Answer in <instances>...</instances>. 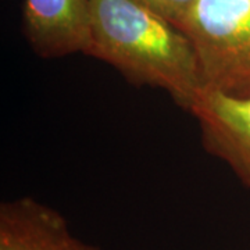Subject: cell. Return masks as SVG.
I'll return each mask as SVG.
<instances>
[{
	"label": "cell",
	"mask_w": 250,
	"mask_h": 250,
	"mask_svg": "<svg viewBox=\"0 0 250 250\" xmlns=\"http://www.w3.org/2000/svg\"><path fill=\"white\" fill-rule=\"evenodd\" d=\"M86 54L114 67L129 83L166 90L187 111L205 89L189 36L136 0H90Z\"/></svg>",
	"instance_id": "cell-1"
},
{
	"label": "cell",
	"mask_w": 250,
	"mask_h": 250,
	"mask_svg": "<svg viewBox=\"0 0 250 250\" xmlns=\"http://www.w3.org/2000/svg\"><path fill=\"white\" fill-rule=\"evenodd\" d=\"M70 250H99L98 248L88 245V243H83V242L78 241V239H74L72 242V246Z\"/></svg>",
	"instance_id": "cell-7"
},
{
	"label": "cell",
	"mask_w": 250,
	"mask_h": 250,
	"mask_svg": "<svg viewBox=\"0 0 250 250\" xmlns=\"http://www.w3.org/2000/svg\"><path fill=\"white\" fill-rule=\"evenodd\" d=\"M179 28L195 46L205 89L250 98V0H199Z\"/></svg>",
	"instance_id": "cell-2"
},
{
	"label": "cell",
	"mask_w": 250,
	"mask_h": 250,
	"mask_svg": "<svg viewBox=\"0 0 250 250\" xmlns=\"http://www.w3.org/2000/svg\"><path fill=\"white\" fill-rule=\"evenodd\" d=\"M24 32L41 57L86 54L90 39V0H25Z\"/></svg>",
	"instance_id": "cell-4"
},
{
	"label": "cell",
	"mask_w": 250,
	"mask_h": 250,
	"mask_svg": "<svg viewBox=\"0 0 250 250\" xmlns=\"http://www.w3.org/2000/svg\"><path fill=\"white\" fill-rule=\"evenodd\" d=\"M189 113L199 123L206 152L224 161L250 189V98L203 89Z\"/></svg>",
	"instance_id": "cell-3"
},
{
	"label": "cell",
	"mask_w": 250,
	"mask_h": 250,
	"mask_svg": "<svg viewBox=\"0 0 250 250\" xmlns=\"http://www.w3.org/2000/svg\"><path fill=\"white\" fill-rule=\"evenodd\" d=\"M159 16L168 20L174 25L181 27L199 0H136Z\"/></svg>",
	"instance_id": "cell-6"
},
{
	"label": "cell",
	"mask_w": 250,
	"mask_h": 250,
	"mask_svg": "<svg viewBox=\"0 0 250 250\" xmlns=\"http://www.w3.org/2000/svg\"><path fill=\"white\" fill-rule=\"evenodd\" d=\"M74 239L65 218L34 197L0 206V250H70Z\"/></svg>",
	"instance_id": "cell-5"
}]
</instances>
